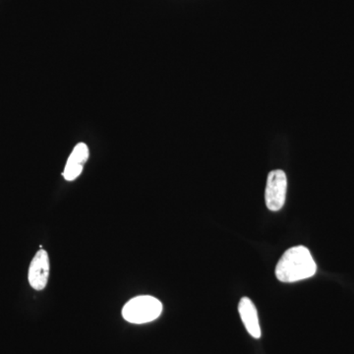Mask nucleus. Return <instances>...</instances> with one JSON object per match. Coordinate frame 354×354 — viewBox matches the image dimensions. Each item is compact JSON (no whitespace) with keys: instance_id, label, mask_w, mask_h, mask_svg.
Here are the masks:
<instances>
[{"instance_id":"1","label":"nucleus","mask_w":354,"mask_h":354,"mask_svg":"<svg viewBox=\"0 0 354 354\" xmlns=\"http://www.w3.org/2000/svg\"><path fill=\"white\" fill-rule=\"evenodd\" d=\"M317 272L315 260L306 247L295 246L286 250L276 267V277L281 283H295L311 278Z\"/></svg>"},{"instance_id":"2","label":"nucleus","mask_w":354,"mask_h":354,"mask_svg":"<svg viewBox=\"0 0 354 354\" xmlns=\"http://www.w3.org/2000/svg\"><path fill=\"white\" fill-rule=\"evenodd\" d=\"M162 312V304L160 300L151 295H140L123 306L122 316L129 323L146 324L155 321Z\"/></svg>"},{"instance_id":"3","label":"nucleus","mask_w":354,"mask_h":354,"mask_svg":"<svg viewBox=\"0 0 354 354\" xmlns=\"http://www.w3.org/2000/svg\"><path fill=\"white\" fill-rule=\"evenodd\" d=\"M288 178L285 171H272L267 178L265 191L266 206L272 212H278L283 208L286 202Z\"/></svg>"},{"instance_id":"5","label":"nucleus","mask_w":354,"mask_h":354,"mask_svg":"<svg viewBox=\"0 0 354 354\" xmlns=\"http://www.w3.org/2000/svg\"><path fill=\"white\" fill-rule=\"evenodd\" d=\"M88 148L85 143H79L74 147L73 151L70 153L68 160L64 171L65 180L73 181L82 174L84 165L87 162Z\"/></svg>"},{"instance_id":"4","label":"nucleus","mask_w":354,"mask_h":354,"mask_svg":"<svg viewBox=\"0 0 354 354\" xmlns=\"http://www.w3.org/2000/svg\"><path fill=\"white\" fill-rule=\"evenodd\" d=\"M48 276H50V258L46 251H38L32 260L29 268L30 285L36 290H44L48 283Z\"/></svg>"},{"instance_id":"6","label":"nucleus","mask_w":354,"mask_h":354,"mask_svg":"<svg viewBox=\"0 0 354 354\" xmlns=\"http://www.w3.org/2000/svg\"><path fill=\"white\" fill-rule=\"evenodd\" d=\"M239 311L242 322L245 326L249 335H252L255 339H260L262 333H261L257 309L252 300L249 299L248 297H242L239 302Z\"/></svg>"}]
</instances>
